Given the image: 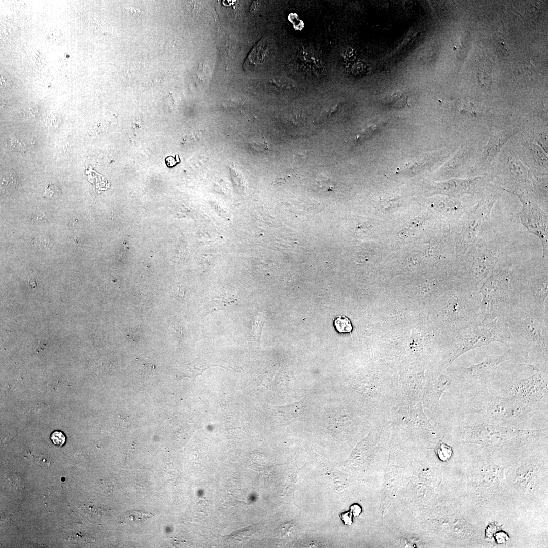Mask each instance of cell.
Here are the masks:
<instances>
[{
    "label": "cell",
    "instance_id": "obj_24",
    "mask_svg": "<svg viewBox=\"0 0 548 548\" xmlns=\"http://www.w3.org/2000/svg\"><path fill=\"white\" fill-rule=\"evenodd\" d=\"M50 439L53 443L57 446H63L66 441L64 433L60 430H55L50 435Z\"/></svg>",
    "mask_w": 548,
    "mask_h": 548
},
{
    "label": "cell",
    "instance_id": "obj_23",
    "mask_svg": "<svg viewBox=\"0 0 548 548\" xmlns=\"http://www.w3.org/2000/svg\"><path fill=\"white\" fill-rule=\"evenodd\" d=\"M16 177L14 174L9 173L6 174L1 178V189L10 191L15 189L16 186Z\"/></svg>",
    "mask_w": 548,
    "mask_h": 548
},
{
    "label": "cell",
    "instance_id": "obj_13",
    "mask_svg": "<svg viewBox=\"0 0 548 548\" xmlns=\"http://www.w3.org/2000/svg\"><path fill=\"white\" fill-rule=\"evenodd\" d=\"M516 132L511 130H501L490 135L489 141L474 166V169L485 167L489 164L496 157L501 148Z\"/></svg>",
    "mask_w": 548,
    "mask_h": 548
},
{
    "label": "cell",
    "instance_id": "obj_17",
    "mask_svg": "<svg viewBox=\"0 0 548 548\" xmlns=\"http://www.w3.org/2000/svg\"><path fill=\"white\" fill-rule=\"evenodd\" d=\"M268 44L265 39H262L253 48L245 62L244 67H251L263 62L267 54Z\"/></svg>",
    "mask_w": 548,
    "mask_h": 548
},
{
    "label": "cell",
    "instance_id": "obj_8",
    "mask_svg": "<svg viewBox=\"0 0 548 548\" xmlns=\"http://www.w3.org/2000/svg\"><path fill=\"white\" fill-rule=\"evenodd\" d=\"M547 259L531 272H523L521 305L542 324L548 326Z\"/></svg>",
    "mask_w": 548,
    "mask_h": 548
},
{
    "label": "cell",
    "instance_id": "obj_11",
    "mask_svg": "<svg viewBox=\"0 0 548 548\" xmlns=\"http://www.w3.org/2000/svg\"><path fill=\"white\" fill-rule=\"evenodd\" d=\"M522 204L521 210L515 215L516 221L525 226L529 233L536 235L542 247V257L547 259L548 217L536 199L529 192H511Z\"/></svg>",
    "mask_w": 548,
    "mask_h": 548
},
{
    "label": "cell",
    "instance_id": "obj_10",
    "mask_svg": "<svg viewBox=\"0 0 548 548\" xmlns=\"http://www.w3.org/2000/svg\"><path fill=\"white\" fill-rule=\"evenodd\" d=\"M507 361L517 363L514 353L509 349L501 355L488 356L478 363L456 368L453 374L462 390L483 387L496 378L498 366Z\"/></svg>",
    "mask_w": 548,
    "mask_h": 548
},
{
    "label": "cell",
    "instance_id": "obj_1",
    "mask_svg": "<svg viewBox=\"0 0 548 548\" xmlns=\"http://www.w3.org/2000/svg\"><path fill=\"white\" fill-rule=\"evenodd\" d=\"M459 415H477L496 424L528 429L536 413L507 396L493 381L485 387L462 390Z\"/></svg>",
    "mask_w": 548,
    "mask_h": 548
},
{
    "label": "cell",
    "instance_id": "obj_7",
    "mask_svg": "<svg viewBox=\"0 0 548 548\" xmlns=\"http://www.w3.org/2000/svg\"><path fill=\"white\" fill-rule=\"evenodd\" d=\"M524 379H509L502 382L495 379V385L507 396L528 409L548 412V371L540 370Z\"/></svg>",
    "mask_w": 548,
    "mask_h": 548
},
{
    "label": "cell",
    "instance_id": "obj_25",
    "mask_svg": "<svg viewBox=\"0 0 548 548\" xmlns=\"http://www.w3.org/2000/svg\"><path fill=\"white\" fill-rule=\"evenodd\" d=\"M59 189L53 184H48L45 188L44 192V197L51 198L55 194H60Z\"/></svg>",
    "mask_w": 548,
    "mask_h": 548
},
{
    "label": "cell",
    "instance_id": "obj_26",
    "mask_svg": "<svg viewBox=\"0 0 548 548\" xmlns=\"http://www.w3.org/2000/svg\"><path fill=\"white\" fill-rule=\"evenodd\" d=\"M351 511L355 516H359L362 511L361 508L358 504H353L350 507Z\"/></svg>",
    "mask_w": 548,
    "mask_h": 548
},
{
    "label": "cell",
    "instance_id": "obj_21",
    "mask_svg": "<svg viewBox=\"0 0 548 548\" xmlns=\"http://www.w3.org/2000/svg\"><path fill=\"white\" fill-rule=\"evenodd\" d=\"M334 326L340 333H350L352 330L350 320L345 316H338L334 321Z\"/></svg>",
    "mask_w": 548,
    "mask_h": 548
},
{
    "label": "cell",
    "instance_id": "obj_27",
    "mask_svg": "<svg viewBox=\"0 0 548 548\" xmlns=\"http://www.w3.org/2000/svg\"><path fill=\"white\" fill-rule=\"evenodd\" d=\"M351 511L350 512H346L345 514H342V516H341V517H343V518H341L342 519L343 521H344L345 524L351 525V524L352 523V517H351Z\"/></svg>",
    "mask_w": 548,
    "mask_h": 548
},
{
    "label": "cell",
    "instance_id": "obj_2",
    "mask_svg": "<svg viewBox=\"0 0 548 548\" xmlns=\"http://www.w3.org/2000/svg\"><path fill=\"white\" fill-rule=\"evenodd\" d=\"M456 431L464 443L494 448L532 446L547 436V426L539 429H522L488 421L479 416H460Z\"/></svg>",
    "mask_w": 548,
    "mask_h": 548
},
{
    "label": "cell",
    "instance_id": "obj_19",
    "mask_svg": "<svg viewBox=\"0 0 548 548\" xmlns=\"http://www.w3.org/2000/svg\"><path fill=\"white\" fill-rule=\"evenodd\" d=\"M154 515L146 511L136 510L129 511L122 517V522L125 524L137 525L149 520Z\"/></svg>",
    "mask_w": 548,
    "mask_h": 548
},
{
    "label": "cell",
    "instance_id": "obj_20",
    "mask_svg": "<svg viewBox=\"0 0 548 548\" xmlns=\"http://www.w3.org/2000/svg\"><path fill=\"white\" fill-rule=\"evenodd\" d=\"M265 321V317L263 313H258L254 320L251 337L257 345H260L261 331Z\"/></svg>",
    "mask_w": 548,
    "mask_h": 548
},
{
    "label": "cell",
    "instance_id": "obj_15",
    "mask_svg": "<svg viewBox=\"0 0 548 548\" xmlns=\"http://www.w3.org/2000/svg\"><path fill=\"white\" fill-rule=\"evenodd\" d=\"M470 157V151L469 147L462 146L442 168L441 175L447 176L457 174V173L465 166Z\"/></svg>",
    "mask_w": 548,
    "mask_h": 548
},
{
    "label": "cell",
    "instance_id": "obj_5",
    "mask_svg": "<svg viewBox=\"0 0 548 548\" xmlns=\"http://www.w3.org/2000/svg\"><path fill=\"white\" fill-rule=\"evenodd\" d=\"M503 241L488 227L462 258L463 283L478 290L501 260Z\"/></svg>",
    "mask_w": 548,
    "mask_h": 548
},
{
    "label": "cell",
    "instance_id": "obj_22",
    "mask_svg": "<svg viewBox=\"0 0 548 548\" xmlns=\"http://www.w3.org/2000/svg\"><path fill=\"white\" fill-rule=\"evenodd\" d=\"M436 454L442 461H447L450 459L453 454L452 448L442 442H439L435 449Z\"/></svg>",
    "mask_w": 548,
    "mask_h": 548
},
{
    "label": "cell",
    "instance_id": "obj_6",
    "mask_svg": "<svg viewBox=\"0 0 548 548\" xmlns=\"http://www.w3.org/2000/svg\"><path fill=\"white\" fill-rule=\"evenodd\" d=\"M494 341L504 344L512 351L518 361L521 360L520 348L510 331L506 319H496L488 322L474 324L461 330L449 362H453L470 350Z\"/></svg>",
    "mask_w": 548,
    "mask_h": 548
},
{
    "label": "cell",
    "instance_id": "obj_4",
    "mask_svg": "<svg viewBox=\"0 0 548 548\" xmlns=\"http://www.w3.org/2000/svg\"><path fill=\"white\" fill-rule=\"evenodd\" d=\"M510 331L519 346L523 365L548 371V328L520 304L507 317Z\"/></svg>",
    "mask_w": 548,
    "mask_h": 548
},
{
    "label": "cell",
    "instance_id": "obj_12",
    "mask_svg": "<svg viewBox=\"0 0 548 548\" xmlns=\"http://www.w3.org/2000/svg\"><path fill=\"white\" fill-rule=\"evenodd\" d=\"M488 180L481 176L465 179L453 178L435 182L432 185V191L448 196H457L463 194H485L488 189Z\"/></svg>",
    "mask_w": 548,
    "mask_h": 548
},
{
    "label": "cell",
    "instance_id": "obj_16",
    "mask_svg": "<svg viewBox=\"0 0 548 548\" xmlns=\"http://www.w3.org/2000/svg\"><path fill=\"white\" fill-rule=\"evenodd\" d=\"M508 165L510 175L515 182L524 185H533L534 187L535 180L520 161L513 157L510 160Z\"/></svg>",
    "mask_w": 548,
    "mask_h": 548
},
{
    "label": "cell",
    "instance_id": "obj_3",
    "mask_svg": "<svg viewBox=\"0 0 548 548\" xmlns=\"http://www.w3.org/2000/svg\"><path fill=\"white\" fill-rule=\"evenodd\" d=\"M523 271L512 262L500 260L478 291L483 315L482 322L505 319L521 304Z\"/></svg>",
    "mask_w": 548,
    "mask_h": 548
},
{
    "label": "cell",
    "instance_id": "obj_14",
    "mask_svg": "<svg viewBox=\"0 0 548 548\" xmlns=\"http://www.w3.org/2000/svg\"><path fill=\"white\" fill-rule=\"evenodd\" d=\"M473 204L467 206L453 199L439 197L432 201L431 206L442 216L458 219L462 217L466 210Z\"/></svg>",
    "mask_w": 548,
    "mask_h": 548
},
{
    "label": "cell",
    "instance_id": "obj_18",
    "mask_svg": "<svg viewBox=\"0 0 548 548\" xmlns=\"http://www.w3.org/2000/svg\"><path fill=\"white\" fill-rule=\"evenodd\" d=\"M237 304V299L234 296L225 293L222 294L215 297L207 303L206 306L205 315L213 312L224 310Z\"/></svg>",
    "mask_w": 548,
    "mask_h": 548
},
{
    "label": "cell",
    "instance_id": "obj_9",
    "mask_svg": "<svg viewBox=\"0 0 548 548\" xmlns=\"http://www.w3.org/2000/svg\"><path fill=\"white\" fill-rule=\"evenodd\" d=\"M498 194L488 193L471 206L462 216L458 252L463 256L488 227L492 208Z\"/></svg>",
    "mask_w": 548,
    "mask_h": 548
}]
</instances>
